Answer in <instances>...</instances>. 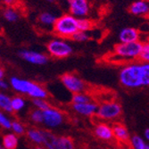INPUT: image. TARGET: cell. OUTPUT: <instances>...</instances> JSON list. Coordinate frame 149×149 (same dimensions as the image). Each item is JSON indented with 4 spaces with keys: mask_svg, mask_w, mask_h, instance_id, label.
<instances>
[{
    "mask_svg": "<svg viewBox=\"0 0 149 149\" xmlns=\"http://www.w3.org/2000/svg\"><path fill=\"white\" fill-rule=\"evenodd\" d=\"M119 82L127 89L149 87V63L138 61L123 65L119 71Z\"/></svg>",
    "mask_w": 149,
    "mask_h": 149,
    "instance_id": "cell-1",
    "label": "cell"
},
{
    "mask_svg": "<svg viewBox=\"0 0 149 149\" xmlns=\"http://www.w3.org/2000/svg\"><path fill=\"white\" fill-rule=\"evenodd\" d=\"M9 85L15 92L29 97L31 99H47L48 97V92L47 91V89L40 84L34 82L32 80L21 79L19 77H11L9 80Z\"/></svg>",
    "mask_w": 149,
    "mask_h": 149,
    "instance_id": "cell-2",
    "label": "cell"
},
{
    "mask_svg": "<svg viewBox=\"0 0 149 149\" xmlns=\"http://www.w3.org/2000/svg\"><path fill=\"white\" fill-rule=\"evenodd\" d=\"M78 31V18L72 15L71 13H66L56 18L53 25V32L58 38H71L72 36Z\"/></svg>",
    "mask_w": 149,
    "mask_h": 149,
    "instance_id": "cell-3",
    "label": "cell"
},
{
    "mask_svg": "<svg viewBox=\"0 0 149 149\" xmlns=\"http://www.w3.org/2000/svg\"><path fill=\"white\" fill-rule=\"evenodd\" d=\"M123 114L121 104L115 100H106L98 104L96 116L101 120H116Z\"/></svg>",
    "mask_w": 149,
    "mask_h": 149,
    "instance_id": "cell-4",
    "label": "cell"
},
{
    "mask_svg": "<svg viewBox=\"0 0 149 149\" xmlns=\"http://www.w3.org/2000/svg\"><path fill=\"white\" fill-rule=\"evenodd\" d=\"M143 47V42L140 40L130 43H119L115 45L113 53L120 58L128 60H137L139 59Z\"/></svg>",
    "mask_w": 149,
    "mask_h": 149,
    "instance_id": "cell-5",
    "label": "cell"
},
{
    "mask_svg": "<svg viewBox=\"0 0 149 149\" xmlns=\"http://www.w3.org/2000/svg\"><path fill=\"white\" fill-rule=\"evenodd\" d=\"M47 50L50 56L58 59L68 57L73 52V48L70 43L66 39L61 38L50 40L47 45Z\"/></svg>",
    "mask_w": 149,
    "mask_h": 149,
    "instance_id": "cell-6",
    "label": "cell"
},
{
    "mask_svg": "<svg viewBox=\"0 0 149 149\" xmlns=\"http://www.w3.org/2000/svg\"><path fill=\"white\" fill-rule=\"evenodd\" d=\"M43 114V123L47 130H54L62 126L65 121V115L63 111L58 108L50 106L47 109L42 111Z\"/></svg>",
    "mask_w": 149,
    "mask_h": 149,
    "instance_id": "cell-7",
    "label": "cell"
},
{
    "mask_svg": "<svg viewBox=\"0 0 149 149\" xmlns=\"http://www.w3.org/2000/svg\"><path fill=\"white\" fill-rule=\"evenodd\" d=\"M60 81L64 86V88L72 94L86 92L88 88L85 81L75 73H63L60 77Z\"/></svg>",
    "mask_w": 149,
    "mask_h": 149,
    "instance_id": "cell-8",
    "label": "cell"
},
{
    "mask_svg": "<svg viewBox=\"0 0 149 149\" xmlns=\"http://www.w3.org/2000/svg\"><path fill=\"white\" fill-rule=\"evenodd\" d=\"M18 56L22 60L35 65H44L48 62V56L47 55L32 50H20Z\"/></svg>",
    "mask_w": 149,
    "mask_h": 149,
    "instance_id": "cell-9",
    "label": "cell"
},
{
    "mask_svg": "<svg viewBox=\"0 0 149 149\" xmlns=\"http://www.w3.org/2000/svg\"><path fill=\"white\" fill-rule=\"evenodd\" d=\"M67 3L70 13L76 18H82L88 15L90 8L88 0H67Z\"/></svg>",
    "mask_w": 149,
    "mask_h": 149,
    "instance_id": "cell-10",
    "label": "cell"
},
{
    "mask_svg": "<svg viewBox=\"0 0 149 149\" xmlns=\"http://www.w3.org/2000/svg\"><path fill=\"white\" fill-rule=\"evenodd\" d=\"M98 104L91 101L84 104H72V110L77 114L84 117H94L96 115Z\"/></svg>",
    "mask_w": 149,
    "mask_h": 149,
    "instance_id": "cell-11",
    "label": "cell"
},
{
    "mask_svg": "<svg viewBox=\"0 0 149 149\" xmlns=\"http://www.w3.org/2000/svg\"><path fill=\"white\" fill-rule=\"evenodd\" d=\"M94 136L97 139L108 142L113 139L112 125L105 123H98L94 127Z\"/></svg>",
    "mask_w": 149,
    "mask_h": 149,
    "instance_id": "cell-12",
    "label": "cell"
},
{
    "mask_svg": "<svg viewBox=\"0 0 149 149\" xmlns=\"http://www.w3.org/2000/svg\"><path fill=\"white\" fill-rule=\"evenodd\" d=\"M140 38L139 31L133 27H127L119 33V40L120 43H130L139 41Z\"/></svg>",
    "mask_w": 149,
    "mask_h": 149,
    "instance_id": "cell-13",
    "label": "cell"
},
{
    "mask_svg": "<svg viewBox=\"0 0 149 149\" xmlns=\"http://www.w3.org/2000/svg\"><path fill=\"white\" fill-rule=\"evenodd\" d=\"M112 129H113V139H115L117 141L120 143H126L130 141V134L129 132V130L124 124L120 123H114L112 125Z\"/></svg>",
    "mask_w": 149,
    "mask_h": 149,
    "instance_id": "cell-14",
    "label": "cell"
},
{
    "mask_svg": "<svg viewBox=\"0 0 149 149\" xmlns=\"http://www.w3.org/2000/svg\"><path fill=\"white\" fill-rule=\"evenodd\" d=\"M129 11L135 16L146 15L149 13V4L145 0H138L130 6Z\"/></svg>",
    "mask_w": 149,
    "mask_h": 149,
    "instance_id": "cell-15",
    "label": "cell"
},
{
    "mask_svg": "<svg viewBox=\"0 0 149 149\" xmlns=\"http://www.w3.org/2000/svg\"><path fill=\"white\" fill-rule=\"evenodd\" d=\"M43 144L46 149H58V136L50 130L42 129Z\"/></svg>",
    "mask_w": 149,
    "mask_h": 149,
    "instance_id": "cell-16",
    "label": "cell"
},
{
    "mask_svg": "<svg viewBox=\"0 0 149 149\" xmlns=\"http://www.w3.org/2000/svg\"><path fill=\"white\" fill-rule=\"evenodd\" d=\"M25 136L30 142L35 146H42L43 144V135L42 129H38L37 127H31L26 129Z\"/></svg>",
    "mask_w": 149,
    "mask_h": 149,
    "instance_id": "cell-17",
    "label": "cell"
},
{
    "mask_svg": "<svg viewBox=\"0 0 149 149\" xmlns=\"http://www.w3.org/2000/svg\"><path fill=\"white\" fill-rule=\"evenodd\" d=\"M1 145L6 149H16L19 145V138L13 132H8L3 135Z\"/></svg>",
    "mask_w": 149,
    "mask_h": 149,
    "instance_id": "cell-18",
    "label": "cell"
},
{
    "mask_svg": "<svg viewBox=\"0 0 149 149\" xmlns=\"http://www.w3.org/2000/svg\"><path fill=\"white\" fill-rule=\"evenodd\" d=\"M130 143L133 149H149V143L139 135L130 136Z\"/></svg>",
    "mask_w": 149,
    "mask_h": 149,
    "instance_id": "cell-19",
    "label": "cell"
},
{
    "mask_svg": "<svg viewBox=\"0 0 149 149\" xmlns=\"http://www.w3.org/2000/svg\"><path fill=\"white\" fill-rule=\"evenodd\" d=\"M11 106L13 113H19L26 106V100L22 96H15L11 97Z\"/></svg>",
    "mask_w": 149,
    "mask_h": 149,
    "instance_id": "cell-20",
    "label": "cell"
},
{
    "mask_svg": "<svg viewBox=\"0 0 149 149\" xmlns=\"http://www.w3.org/2000/svg\"><path fill=\"white\" fill-rule=\"evenodd\" d=\"M3 16L9 22H15L19 20L20 15L13 6H6V8L3 9Z\"/></svg>",
    "mask_w": 149,
    "mask_h": 149,
    "instance_id": "cell-21",
    "label": "cell"
},
{
    "mask_svg": "<svg viewBox=\"0 0 149 149\" xmlns=\"http://www.w3.org/2000/svg\"><path fill=\"white\" fill-rule=\"evenodd\" d=\"M56 20V17L51 13L44 12L41 13L38 16V22L40 24H42L47 27H53L54 23H55Z\"/></svg>",
    "mask_w": 149,
    "mask_h": 149,
    "instance_id": "cell-22",
    "label": "cell"
},
{
    "mask_svg": "<svg viewBox=\"0 0 149 149\" xmlns=\"http://www.w3.org/2000/svg\"><path fill=\"white\" fill-rule=\"evenodd\" d=\"M58 149H76L75 143L69 136H58Z\"/></svg>",
    "mask_w": 149,
    "mask_h": 149,
    "instance_id": "cell-23",
    "label": "cell"
},
{
    "mask_svg": "<svg viewBox=\"0 0 149 149\" xmlns=\"http://www.w3.org/2000/svg\"><path fill=\"white\" fill-rule=\"evenodd\" d=\"M0 110L6 113H13L11 97L2 92H0Z\"/></svg>",
    "mask_w": 149,
    "mask_h": 149,
    "instance_id": "cell-24",
    "label": "cell"
},
{
    "mask_svg": "<svg viewBox=\"0 0 149 149\" xmlns=\"http://www.w3.org/2000/svg\"><path fill=\"white\" fill-rule=\"evenodd\" d=\"M29 118L30 120L33 124L36 125H42L43 123V114L42 111L36 109V108H32L29 113Z\"/></svg>",
    "mask_w": 149,
    "mask_h": 149,
    "instance_id": "cell-25",
    "label": "cell"
},
{
    "mask_svg": "<svg viewBox=\"0 0 149 149\" xmlns=\"http://www.w3.org/2000/svg\"><path fill=\"white\" fill-rule=\"evenodd\" d=\"M91 101H92L91 96L86 92L72 94V104H84V103H88Z\"/></svg>",
    "mask_w": 149,
    "mask_h": 149,
    "instance_id": "cell-26",
    "label": "cell"
},
{
    "mask_svg": "<svg viewBox=\"0 0 149 149\" xmlns=\"http://www.w3.org/2000/svg\"><path fill=\"white\" fill-rule=\"evenodd\" d=\"M93 27H94V22L91 20L87 19L85 17L78 18V31L88 32L93 29Z\"/></svg>",
    "mask_w": 149,
    "mask_h": 149,
    "instance_id": "cell-27",
    "label": "cell"
},
{
    "mask_svg": "<svg viewBox=\"0 0 149 149\" xmlns=\"http://www.w3.org/2000/svg\"><path fill=\"white\" fill-rule=\"evenodd\" d=\"M10 130H12V132H13L15 135H17V136H23L26 132V127L18 120H12Z\"/></svg>",
    "mask_w": 149,
    "mask_h": 149,
    "instance_id": "cell-28",
    "label": "cell"
},
{
    "mask_svg": "<svg viewBox=\"0 0 149 149\" xmlns=\"http://www.w3.org/2000/svg\"><path fill=\"white\" fill-rule=\"evenodd\" d=\"M31 104L33 105V108H36V109L41 111H44L51 106L50 104L44 98H34L31 100Z\"/></svg>",
    "mask_w": 149,
    "mask_h": 149,
    "instance_id": "cell-29",
    "label": "cell"
},
{
    "mask_svg": "<svg viewBox=\"0 0 149 149\" xmlns=\"http://www.w3.org/2000/svg\"><path fill=\"white\" fill-rule=\"evenodd\" d=\"M71 39H72L73 41H76V42H85V41H87V40L89 39V35L88 34V32L81 31H77L72 36Z\"/></svg>",
    "mask_w": 149,
    "mask_h": 149,
    "instance_id": "cell-30",
    "label": "cell"
},
{
    "mask_svg": "<svg viewBox=\"0 0 149 149\" xmlns=\"http://www.w3.org/2000/svg\"><path fill=\"white\" fill-rule=\"evenodd\" d=\"M12 120L6 115V113L0 110V127L4 130H10L11 129Z\"/></svg>",
    "mask_w": 149,
    "mask_h": 149,
    "instance_id": "cell-31",
    "label": "cell"
},
{
    "mask_svg": "<svg viewBox=\"0 0 149 149\" xmlns=\"http://www.w3.org/2000/svg\"><path fill=\"white\" fill-rule=\"evenodd\" d=\"M139 61L149 63V41L146 43H143V47L140 53V56L139 57Z\"/></svg>",
    "mask_w": 149,
    "mask_h": 149,
    "instance_id": "cell-32",
    "label": "cell"
},
{
    "mask_svg": "<svg viewBox=\"0 0 149 149\" xmlns=\"http://www.w3.org/2000/svg\"><path fill=\"white\" fill-rule=\"evenodd\" d=\"M9 87H10V85L6 82V81L4 79H0V89H1V90H6V89H8Z\"/></svg>",
    "mask_w": 149,
    "mask_h": 149,
    "instance_id": "cell-33",
    "label": "cell"
},
{
    "mask_svg": "<svg viewBox=\"0 0 149 149\" xmlns=\"http://www.w3.org/2000/svg\"><path fill=\"white\" fill-rule=\"evenodd\" d=\"M2 1L6 6H12L13 5L15 4L16 0H2Z\"/></svg>",
    "mask_w": 149,
    "mask_h": 149,
    "instance_id": "cell-34",
    "label": "cell"
},
{
    "mask_svg": "<svg viewBox=\"0 0 149 149\" xmlns=\"http://www.w3.org/2000/svg\"><path fill=\"white\" fill-rule=\"evenodd\" d=\"M144 139L149 143V127L144 130Z\"/></svg>",
    "mask_w": 149,
    "mask_h": 149,
    "instance_id": "cell-35",
    "label": "cell"
},
{
    "mask_svg": "<svg viewBox=\"0 0 149 149\" xmlns=\"http://www.w3.org/2000/svg\"><path fill=\"white\" fill-rule=\"evenodd\" d=\"M4 78H5V71L2 68H0V79H3Z\"/></svg>",
    "mask_w": 149,
    "mask_h": 149,
    "instance_id": "cell-36",
    "label": "cell"
},
{
    "mask_svg": "<svg viewBox=\"0 0 149 149\" xmlns=\"http://www.w3.org/2000/svg\"><path fill=\"white\" fill-rule=\"evenodd\" d=\"M33 149H46L44 146H35Z\"/></svg>",
    "mask_w": 149,
    "mask_h": 149,
    "instance_id": "cell-37",
    "label": "cell"
},
{
    "mask_svg": "<svg viewBox=\"0 0 149 149\" xmlns=\"http://www.w3.org/2000/svg\"><path fill=\"white\" fill-rule=\"evenodd\" d=\"M45 1H47V2H48V3H53L55 0H45Z\"/></svg>",
    "mask_w": 149,
    "mask_h": 149,
    "instance_id": "cell-38",
    "label": "cell"
},
{
    "mask_svg": "<svg viewBox=\"0 0 149 149\" xmlns=\"http://www.w3.org/2000/svg\"><path fill=\"white\" fill-rule=\"evenodd\" d=\"M0 149H6V148H5L2 145H0Z\"/></svg>",
    "mask_w": 149,
    "mask_h": 149,
    "instance_id": "cell-39",
    "label": "cell"
},
{
    "mask_svg": "<svg viewBox=\"0 0 149 149\" xmlns=\"http://www.w3.org/2000/svg\"><path fill=\"white\" fill-rule=\"evenodd\" d=\"M96 149H106V148H96Z\"/></svg>",
    "mask_w": 149,
    "mask_h": 149,
    "instance_id": "cell-40",
    "label": "cell"
}]
</instances>
